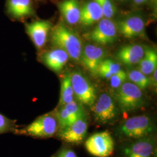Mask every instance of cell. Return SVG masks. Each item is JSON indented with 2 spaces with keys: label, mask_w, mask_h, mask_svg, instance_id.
<instances>
[{
  "label": "cell",
  "mask_w": 157,
  "mask_h": 157,
  "mask_svg": "<svg viewBox=\"0 0 157 157\" xmlns=\"http://www.w3.org/2000/svg\"><path fill=\"white\" fill-rule=\"evenodd\" d=\"M51 40L53 45L65 51L70 58L80 61L83 50L82 40L64 23H59L51 29Z\"/></svg>",
  "instance_id": "cell-1"
},
{
  "label": "cell",
  "mask_w": 157,
  "mask_h": 157,
  "mask_svg": "<svg viewBox=\"0 0 157 157\" xmlns=\"http://www.w3.org/2000/svg\"><path fill=\"white\" fill-rule=\"evenodd\" d=\"M59 124L55 113L50 112L36 118L28 126L17 129L14 135H24L36 138L47 139L56 135Z\"/></svg>",
  "instance_id": "cell-2"
},
{
  "label": "cell",
  "mask_w": 157,
  "mask_h": 157,
  "mask_svg": "<svg viewBox=\"0 0 157 157\" xmlns=\"http://www.w3.org/2000/svg\"><path fill=\"white\" fill-rule=\"evenodd\" d=\"M155 125L151 118L139 115L128 119L117 129V135L126 139H138L152 134Z\"/></svg>",
  "instance_id": "cell-3"
},
{
  "label": "cell",
  "mask_w": 157,
  "mask_h": 157,
  "mask_svg": "<svg viewBox=\"0 0 157 157\" xmlns=\"http://www.w3.org/2000/svg\"><path fill=\"white\" fill-rule=\"evenodd\" d=\"M115 98L120 109L123 112H132L145 104L143 92L135 84L126 82L122 84L115 93Z\"/></svg>",
  "instance_id": "cell-4"
},
{
  "label": "cell",
  "mask_w": 157,
  "mask_h": 157,
  "mask_svg": "<svg viewBox=\"0 0 157 157\" xmlns=\"http://www.w3.org/2000/svg\"><path fill=\"white\" fill-rule=\"evenodd\" d=\"M118 28L111 19L102 18L90 32L83 37L90 41L101 45H108L115 41L117 38Z\"/></svg>",
  "instance_id": "cell-5"
},
{
  "label": "cell",
  "mask_w": 157,
  "mask_h": 157,
  "mask_svg": "<svg viewBox=\"0 0 157 157\" xmlns=\"http://www.w3.org/2000/svg\"><path fill=\"white\" fill-rule=\"evenodd\" d=\"M71 83L74 95L80 103L91 107L97 99L95 88L90 80L80 72L71 73Z\"/></svg>",
  "instance_id": "cell-6"
},
{
  "label": "cell",
  "mask_w": 157,
  "mask_h": 157,
  "mask_svg": "<svg viewBox=\"0 0 157 157\" xmlns=\"http://www.w3.org/2000/svg\"><path fill=\"white\" fill-rule=\"evenodd\" d=\"M88 152L96 157L111 156L114 149V141L111 134L107 132H101L90 136L85 142Z\"/></svg>",
  "instance_id": "cell-7"
},
{
  "label": "cell",
  "mask_w": 157,
  "mask_h": 157,
  "mask_svg": "<svg viewBox=\"0 0 157 157\" xmlns=\"http://www.w3.org/2000/svg\"><path fill=\"white\" fill-rule=\"evenodd\" d=\"M95 120L101 124L113 122L118 116V108L112 97L102 93L91 107Z\"/></svg>",
  "instance_id": "cell-8"
},
{
  "label": "cell",
  "mask_w": 157,
  "mask_h": 157,
  "mask_svg": "<svg viewBox=\"0 0 157 157\" xmlns=\"http://www.w3.org/2000/svg\"><path fill=\"white\" fill-rule=\"evenodd\" d=\"M88 122L86 115L78 119L73 124L59 129L58 137L67 143L78 144L82 142L87 133Z\"/></svg>",
  "instance_id": "cell-9"
},
{
  "label": "cell",
  "mask_w": 157,
  "mask_h": 157,
  "mask_svg": "<svg viewBox=\"0 0 157 157\" xmlns=\"http://www.w3.org/2000/svg\"><path fill=\"white\" fill-rule=\"evenodd\" d=\"M105 51L97 45L87 44L83 47L80 61L93 75H98L101 62L105 59Z\"/></svg>",
  "instance_id": "cell-10"
},
{
  "label": "cell",
  "mask_w": 157,
  "mask_h": 157,
  "mask_svg": "<svg viewBox=\"0 0 157 157\" xmlns=\"http://www.w3.org/2000/svg\"><path fill=\"white\" fill-rule=\"evenodd\" d=\"M117 25L120 33L126 38L140 37L145 34V21L139 15L126 17L119 21Z\"/></svg>",
  "instance_id": "cell-11"
},
{
  "label": "cell",
  "mask_w": 157,
  "mask_h": 157,
  "mask_svg": "<svg viewBox=\"0 0 157 157\" xmlns=\"http://www.w3.org/2000/svg\"><path fill=\"white\" fill-rule=\"evenodd\" d=\"M51 23L49 21L38 20L26 24V31L39 50L45 45L51 30Z\"/></svg>",
  "instance_id": "cell-12"
},
{
  "label": "cell",
  "mask_w": 157,
  "mask_h": 157,
  "mask_svg": "<svg viewBox=\"0 0 157 157\" xmlns=\"http://www.w3.org/2000/svg\"><path fill=\"white\" fill-rule=\"evenodd\" d=\"M155 140L150 136L136 139L124 147L125 157H152L155 151Z\"/></svg>",
  "instance_id": "cell-13"
},
{
  "label": "cell",
  "mask_w": 157,
  "mask_h": 157,
  "mask_svg": "<svg viewBox=\"0 0 157 157\" xmlns=\"http://www.w3.org/2000/svg\"><path fill=\"white\" fill-rule=\"evenodd\" d=\"M147 47L139 44L124 45L117 52L115 57L126 66L138 64L144 56Z\"/></svg>",
  "instance_id": "cell-14"
},
{
  "label": "cell",
  "mask_w": 157,
  "mask_h": 157,
  "mask_svg": "<svg viewBox=\"0 0 157 157\" xmlns=\"http://www.w3.org/2000/svg\"><path fill=\"white\" fill-rule=\"evenodd\" d=\"M69 58L67 53L59 48L46 51L41 56L42 62L48 68L56 72H59L62 70Z\"/></svg>",
  "instance_id": "cell-15"
},
{
  "label": "cell",
  "mask_w": 157,
  "mask_h": 157,
  "mask_svg": "<svg viewBox=\"0 0 157 157\" xmlns=\"http://www.w3.org/2000/svg\"><path fill=\"white\" fill-rule=\"evenodd\" d=\"M104 17L100 6L94 0H91L85 3L81 8L79 22L85 27H88L98 22Z\"/></svg>",
  "instance_id": "cell-16"
},
{
  "label": "cell",
  "mask_w": 157,
  "mask_h": 157,
  "mask_svg": "<svg viewBox=\"0 0 157 157\" xmlns=\"http://www.w3.org/2000/svg\"><path fill=\"white\" fill-rule=\"evenodd\" d=\"M6 6L10 15L17 19L32 16L34 13L31 0H6Z\"/></svg>",
  "instance_id": "cell-17"
},
{
  "label": "cell",
  "mask_w": 157,
  "mask_h": 157,
  "mask_svg": "<svg viewBox=\"0 0 157 157\" xmlns=\"http://www.w3.org/2000/svg\"><path fill=\"white\" fill-rule=\"evenodd\" d=\"M58 7L62 17L69 25H75L79 22L81 8L78 0L62 1Z\"/></svg>",
  "instance_id": "cell-18"
},
{
  "label": "cell",
  "mask_w": 157,
  "mask_h": 157,
  "mask_svg": "<svg viewBox=\"0 0 157 157\" xmlns=\"http://www.w3.org/2000/svg\"><path fill=\"white\" fill-rule=\"evenodd\" d=\"M139 64V70L146 76L151 75L157 69V52L155 48H147Z\"/></svg>",
  "instance_id": "cell-19"
},
{
  "label": "cell",
  "mask_w": 157,
  "mask_h": 157,
  "mask_svg": "<svg viewBox=\"0 0 157 157\" xmlns=\"http://www.w3.org/2000/svg\"><path fill=\"white\" fill-rule=\"evenodd\" d=\"M74 95L73 87L71 83V73H67L61 81L59 105L63 106L73 101Z\"/></svg>",
  "instance_id": "cell-20"
},
{
  "label": "cell",
  "mask_w": 157,
  "mask_h": 157,
  "mask_svg": "<svg viewBox=\"0 0 157 157\" xmlns=\"http://www.w3.org/2000/svg\"><path fill=\"white\" fill-rule=\"evenodd\" d=\"M121 69V65L117 62L110 59H104L99 67L98 75L102 78L109 79Z\"/></svg>",
  "instance_id": "cell-21"
},
{
  "label": "cell",
  "mask_w": 157,
  "mask_h": 157,
  "mask_svg": "<svg viewBox=\"0 0 157 157\" xmlns=\"http://www.w3.org/2000/svg\"><path fill=\"white\" fill-rule=\"evenodd\" d=\"M126 73L128 78L131 83L135 84L141 90L145 89L151 85L150 78H148L139 69L130 70Z\"/></svg>",
  "instance_id": "cell-22"
},
{
  "label": "cell",
  "mask_w": 157,
  "mask_h": 157,
  "mask_svg": "<svg viewBox=\"0 0 157 157\" xmlns=\"http://www.w3.org/2000/svg\"><path fill=\"white\" fill-rule=\"evenodd\" d=\"M56 119L59 124V129H63L67 126L73 124L78 118H76L71 115L63 106H61V108L56 111Z\"/></svg>",
  "instance_id": "cell-23"
},
{
  "label": "cell",
  "mask_w": 157,
  "mask_h": 157,
  "mask_svg": "<svg viewBox=\"0 0 157 157\" xmlns=\"http://www.w3.org/2000/svg\"><path fill=\"white\" fill-rule=\"evenodd\" d=\"M19 128L15 120L7 118L5 115L0 113V135L12 133L14 134Z\"/></svg>",
  "instance_id": "cell-24"
},
{
  "label": "cell",
  "mask_w": 157,
  "mask_h": 157,
  "mask_svg": "<svg viewBox=\"0 0 157 157\" xmlns=\"http://www.w3.org/2000/svg\"><path fill=\"white\" fill-rule=\"evenodd\" d=\"M101 8L104 17L111 19L117 13V8L112 0H94Z\"/></svg>",
  "instance_id": "cell-25"
},
{
  "label": "cell",
  "mask_w": 157,
  "mask_h": 157,
  "mask_svg": "<svg viewBox=\"0 0 157 157\" xmlns=\"http://www.w3.org/2000/svg\"><path fill=\"white\" fill-rule=\"evenodd\" d=\"M128 79L127 73L124 70L121 69L119 72L113 75L109 78L110 86L113 89L117 90L122 84L127 82Z\"/></svg>",
  "instance_id": "cell-26"
},
{
  "label": "cell",
  "mask_w": 157,
  "mask_h": 157,
  "mask_svg": "<svg viewBox=\"0 0 157 157\" xmlns=\"http://www.w3.org/2000/svg\"><path fill=\"white\" fill-rule=\"evenodd\" d=\"M63 106L68 112L76 118H80L86 115L83 107L80 103H78L77 101L73 100Z\"/></svg>",
  "instance_id": "cell-27"
},
{
  "label": "cell",
  "mask_w": 157,
  "mask_h": 157,
  "mask_svg": "<svg viewBox=\"0 0 157 157\" xmlns=\"http://www.w3.org/2000/svg\"><path fill=\"white\" fill-rule=\"evenodd\" d=\"M55 157H77V155L71 149H63Z\"/></svg>",
  "instance_id": "cell-28"
},
{
  "label": "cell",
  "mask_w": 157,
  "mask_h": 157,
  "mask_svg": "<svg viewBox=\"0 0 157 157\" xmlns=\"http://www.w3.org/2000/svg\"><path fill=\"white\" fill-rule=\"evenodd\" d=\"M157 69L152 73L151 78H150V82H151V85H152L154 87L157 88Z\"/></svg>",
  "instance_id": "cell-29"
},
{
  "label": "cell",
  "mask_w": 157,
  "mask_h": 157,
  "mask_svg": "<svg viewBox=\"0 0 157 157\" xmlns=\"http://www.w3.org/2000/svg\"><path fill=\"white\" fill-rule=\"evenodd\" d=\"M133 1H134L135 4H137V5L143 4L148 1V0H133Z\"/></svg>",
  "instance_id": "cell-30"
},
{
  "label": "cell",
  "mask_w": 157,
  "mask_h": 157,
  "mask_svg": "<svg viewBox=\"0 0 157 157\" xmlns=\"http://www.w3.org/2000/svg\"><path fill=\"white\" fill-rule=\"evenodd\" d=\"M152 1L154 3V6L155 5V6H156V5H157V0H152Z\"/></svg>",
  "instance_id": "cell-31"
},
{
  "label": "cell",
  "mask_w": 157,
  "mask_h": 157,
  "mask_svg": "<svg viewBox=\"0 0 157 157\" xmlns=\"http://www.w3.org/2000/svg\"><path fill=\"white\" fill-rule=\"evenodd\" d=\"M117 1L121 2H126V1H128V0H117Z\"/></svg>",
  "instance_id": "cell-32"
}]
</instances>
